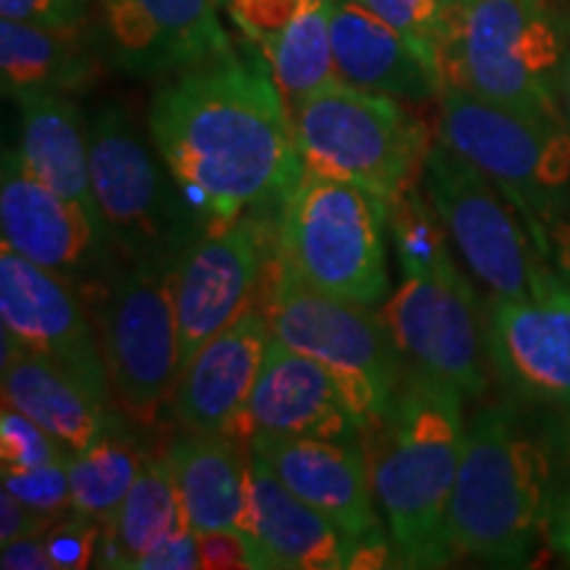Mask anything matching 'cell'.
<instances>
[{
  "label": "cell",
  "instance_id": "cell-42",
  "mask_svg": "<svg viewBox=\"0 0 570 570\" xmlns=\"http://www.w3.org/2000/svg\"><path fill=\"white\" fill-rule=\"evenodd\" d=\"M0 568L3 570H51L53 560L46 550L42 537H24L3 544L0 550Z\"/></svg>",
  "mask_w": 570,
  "mask_h": 570
},
{
  "label": "cell",
  "instance_id": "cell-33",
  "mask_svg": "<svg viewBox=\"0 0 570 570\" xmlns=\"http://www.w3.org/2000/svg\"><path fill=\"white\" fill-rule=\"evenodd\" d=\"M71 449L51 436L24 412L3 402L0 415V462L3 470H30L48 462L69 460Z\"/></svg>",
  "mask_w": 570,
  "mask_h": 570
},
{
  "label": "cell",
  "instance_id": "cell-7",
  "mask_svg": "<svg viewBox=\"0 0 570 570\" xmlns=\"http://www.w3.org/2000/svg\"><path fill=\"white\" fill-rule=\"evenodd\" d=\"M291 122L304 169L360 185L389 206L423 167V125L396 98L354 88L344 80L291 104Z\"/></svg>",
  "mask_w": 570,
  "mask_h": 570
},
{
  "label": "cell",
  "instance_id": "cell-13",
  "mask_svg": "<svg viewBox=\"0 0 570 570\" xmlns=\"http://www.w3.org/2000/svg\"><path fill=\"white\" fill-rule=\"evenodd\" d=\"M487 360L508 394L525 404L570 407V281L541 267L518 296H491Z\"/></svg>",
  "mask_w": 570,
  "mask_h": 570
},
{
  "label": "cell",
  "instance_id": "cell-39",
  "mask_svg": "<svg viewBox=\"0 0 570 570\" xmlns=\"http://www.w3.org/2000/svg\"><path fill=\"white\" fill-rule=\"evenodd\" d=\"M202 568L198 554V533L185 529L175 537H167L154 550H148L140 560H135L132 570H196Z\"/></svg>",
  "mask_w": 570,
  "mask_h": 570
},
{
  "label": "cell",
  "instance_id": "cell-17",
  "mask_svg": "<svg viewBox=\"0 0 570 570\" xmlns=\"http://www.w3.org/2000/svg\"><path fill=\"white\" fill-rule=\"evenodd\" d=\"M362 433L336 375L281 338H269L265 362L233 439L296 436L354 441Z\"/></svg>",
  "mask_w": 570,
  "mask_h": 570
},
{
  "label": "cell",
  "instance_id": "cell-27",
  "mask_svg": "<svg viewBox=\"0 0 570 570\" xmlns=\"http://www.w3.org/2000/svg\"><path fill=\"white\" fill-rule=\"evenodd\" d=\"M277 90L288 104L302 101L327 82L341 80L331 46V9L327 0H304L294 21L259 46Z\"/></svg>",
  "mask_w": 570,
  "mask_h": 570
},
{
  "label": "cell",
  "instance_id": "cell-21",
  "mask_svg": "<svg viewBox=\"0 0 570 570\" xmlns=\"http://www.w3.org/2000/svg\"><path fill=\"white\" fill-rule=\"evenodd\" d=\"M3 402L32 417L71 452H82L106 433L119 431V415H114L111 402L85 389L48 356L21 346L6 327Z\"/></svg>",
  "mask_w": 570,
  "mask_h": 570
},
{
  "label": "cell",
  "instance_id": "cell-11",
  "mask_svg": "<svg viewBox=\"0 0 570 570\" xmlns=\"http://www.w3.org/2000/svg\"><path fill=\"white\" fill-rule=\"evenodd\" d=\"M420 177L449 238L491 296L525 294L547 262L510 198L441 140L428 146Z\"/></svg>",
  "mask_w": 570,
  "mask_h": 570
},
{
  "label": "cell",
  "instance_id": "cell-43",
  "mask_svg": "<svg viewBox=\"0 0 570 570\" xmlns=\"http://www.w3.org/2000/svg\"><path fill=\"white\" fill-rule=\"evenodd\" d=\"M560 109H562V122H566L568 132H570V42H568L566 63H562V80H560Z\"/></svg>",
  "mask_w": 570,
  "mask_h": 570
},
{
  "label": "cell",
  "instance_id": "cell-44",
  "mask_svg": "<svg viewBox=\"0 0 570 570\" xmlns=\"http://www.w3.org/2000/svg\"><path fill=\"white\" fill-rule=\"evenodd\" d=\"M449 6H452V9H458V6H465V3H470V0H446Z\"/></svg>",
  "mask_w": 570,
  "mask_h": 570
},
{
  "label": "cell",
  "instance_id": "cell-40",
  "mask_svg": "<svg viewBox=\"0 0 570 570\" xmlns=\"http://www.w3.org/2000/svg\"><path fill=\"white\" fill-rule=\"evenodd\" d=\"M53 520L38 515V512L21 504L11 491H0V547L24 537H42L51 529Z\"/></svg>",
  "mask_w": 570,
  "mask_h": 570
},
{
  "label": "cell",
  "instance_id": "cell-10",
  "mask_svg": "<svg viewBox=\"0 0 570 570\" xmlns=\"http://www.w3.org/2000/svg\"><path fill=\"white\" fill-rule=\"evenodd\" d=\"M101 354L125 417L159 423L180 383L173 265L132 262L101 306Z\"/></svg>",
  "mask_w": 570,
  "mask_h": 570
},
{
  "label": "cell",
  "instance_id": "cell-24",
  "mask_svg": "<svg viewBox=\"0 0 570 570\" xmlns=\"http://www.w3.org/2000/svg\"><path fill=\"white\" fill-rule=\"evenodd\" d=\"M0 80L13 101L32 96H69L96 80V53L82 27H40L0 21Z\"/></svg>",
  "mask_w": 570,
  "mask_h": 570
},
{
  "label": "cell",
  "instance_id": "cell-34",
  "mask_svg": "<svg viewBox=\"0 0 570 570\" xmlns=\"http://www.w3.org/2000/svg\"><path fill=\"white\" fill-rule=\"evenodd\" d=\"M69 460L48 462L30 470H3V489L11 491L21 504L48 520H59L71 510Z\"/></svg>",
  "mask_w": 570,
  "mask_h": 570
},
{
  "label": "cell",
  "instance_id": "cell-15",
  "mask_svg": "<svg viewBox=\"0 0 570 570\" xmlns=\"http://www.w3.org/2000/svg\"><path fill=\"white\" fill-rule=\"evenodd\" d=\"M0 317L21 346L75 375L85 389L111 402L101 344L69 281L48 273L3 244L0 252Z\"/></svg>",
  "mask_w": 570,
  "mask_h": 570
},
{
  "label": "cell",
  "instance_id": "cell-19",
  "mask_svg": "<svg viewBox=\"0 0 570 570\" xmlns=\"http://www.w3.org/2000/svg\"><path fill=\"white\" fill-rule=\"evenodd\" d=\"M273 327L259 312H244L214 336L180 373L175 417L185 431L225 433L233 439L265 362Z\"/></svg>",
  "mask_w": 570,
  "mask_h": 570
},
{
  "label": "cell",
  "instance_id": "cell-45",
  "mask_svg": "<svg viewBox=\"0 0 570 570\" xmlns=\"http://www.w3.org/2000/svg\"><path fill=\"white\" fill-rule=\"evenodd\" d=\"M217 3H225V0H217Z\"/></svg>",
  "mask_w": 570,
  "mask_h": 570
},
{
  "label": "cell",
  "instance_id": "cell-16",
  "mask_svg": "<svg viewBox=\"0 0 570 570\" xmlns=\"http://www.w3.org/2000/svg\"><path fill=\"white\" fill-rule=\"evenodd\" d=\"M262 269V235L254 223H227L202 233L173 265L180 333V373L214 336L246 312Z\"/></svg>",
  "mask_w": 570,
  "mask_h": 570
},
{
  "label": "cell",
  "instance_id": "cell-20",
  "mask_svg": "<svg viewBox=\"0 0 570 570\" xmlns=\"http://www.w3.org/2000/svg\"><path fill=\"white\" fill-rule=\"evenodd\" d=\"M338 77L377 96L428 101L441 96V75L407 40L360 0H327Z\"/></svg>",
  "mask_w": 570,
  "mask_h": 570
},
{
  "label": "cell",
  "instance_id": "cell-37",
  "mask_svg": "<svg viewBox=\"0 0 570 570\" xmlns=\"http://www.w3.org/2000/svg\"><path fill=\"white\" fill-rule=\"evenodd\" d=\"M90 0H0V17L40 27H85Z\"/></svg>",
  "mask_w": 570,
  "mask_h": 570
},
{
  "label": "cell",
  "instance_id": "cell-38",
  "mask_svg": "<svg viewBox=\"0 0 570 570\" xmlns=\"http://www.w3.org/2000/svg\"><path fill=\"white\" fill-rule=\"evenodd\" d=\"M198 554L204 570H252L259 568L254 544L240 531L198 533Z\"/></svg>",
  "mask_w": 570,
  "mask_h": 570
},
{
  "label": "cell",
  "instance_id": "cell-30",
  "mask_svg": "<svg viewBox=\"0 0 570 570\" xmlns=\"http://www.w3.org/2000/svg\"><path fill=\"white\" fill-rule=\"evenodd\" d=\"M138 3L175 40L188 69L233 53L230 38L217 17V0H138Z\"/></svg>",
  "mask_w": 570,
  "mask_h": 570
},
{
  "label": "cell",
  "instance_id": "cell-8",
  "mask_svg": "<svg viewBox=\"0 0 570 570\" xmlns=\"http://www.w3.org/2000/svg\"><path fill=\"white\" fill-rule=\"evenodd\" d=\"M92 196L114 246L130 262H164L177 256L206 227L161 173L159 161L119 104H106L88 127Z\"/></svg>",
  "mask_w": 570,
  "mask_h": 570
},
{
  "label": "cell",
  "instance_id": "cell-28",
  "mask_svg": "<svg viewBox=\"0 0 570 570\" xmlns=\"http://www.w3.org/2000/svg\"><path fill=\"white\" fill-rule=\"evenodd\" d=\"M146 458L125 433L114 431L82 452L69 454L71 508L106 525L122 508L132 483L138 481Z\"/></svg>",
  "mask_w": 570,
  "mask_h": 570
},
{
  "label": "cell",
  "instance_id": "cell-32",
  "mask_svg": "<svg viewBox=\"0 0 570 570\" xmlns=\"http://www.w3.org/2000/svg\"><path fill=\"white\" fill-rule=\"evenodd\" d=\"M360 3L394 27L439 71V56L452 24V6L446 0H360Z\"/></svg>",
  "mask_w": 570,
  "mask_h": 570
},
{
  "label": "cell",
  "instance_id": "cell-36",
  "mask_svg": "<svg viewBox=\"0 0 570 570\" xmlns=\"http://www.w3.org/2000/svg\"><path fill=\"white\" fill-rule=\"evenodd\" d=\"M225 6L240 32L259 48L294 21L304 0H225Z\"/></svg>",
  "mask_w": 570,
  "mask_h": 570
},
{
  "label": "cell",
  "instance_id": "cell-4",
  "mask_svg": "<svg viewBox=\"0 0 570 570\" xmlns=\"http://www.w3.org/2000/svg\"><path fill=\"white\" fill-rule=\"evenodd\" d=\"M570 19L558 0H470L452 9L441 82L491 104L560 119Z\"/></svg>",
  "mask_w": 570,
  "mask_h": 570
},
{
  "label": "cell",
  "instance_id": "cell-6",
  "mask_svg": "<svg viewBox=\"0 0 570 570\" xmlns=\"http://www.w3.org/2000/svg\"><path fill=\"white\" fill-rule=\"evenodd\" d=\"M389 212L360 185L304 169L285 198L281 269L320 294L377 304L389 291Z\"/></svg>",
  "mask_w": 570,
  "mask_h": 570
},
{
  "label": "cell",
  "instance_id": "cell-23",
  "mask_svg": "<svg viewBox=\"0 0 570 570\" xmlns=\"http://www.w3.org/2000/svg\"><path fill=\"white\" fill-rule=\"evenodd\" d=\"M167 465L180 494L185 520L196 533L248 531L252 468L225 433L188 431L167 449Z\"/></svg>",
  "mask_w": 570,
  "mask_h": 570
},
{
  "label": "cell",
  "instance_id": "cell-5",
  "mask_svg": "<svg viewBox=\"0 0 570 570\" xmlns=\"http://www.w3.org/2000/svg\"><path fill=\"white\" fill-rule=\"evenodd\" d=\"M439 140L465 156L510 198L541 256L570 209V132L560 119L491 104L444 85Z\"/></svg>",
  "mask_w": 570,
  "mask_h": 570
},
{
  "label": "cell",
  "instance_id": "cell-31",
  "mask_svg": "<svg viewBox=\"0 0 570 570\" xmlns=\"http://www.w3.org/2000/svg\"><path fill=\"white\" fill-rule=\"evenodd\" d=\"M389 223L402 275L423 273L452 256L446 248L444 223L439 219L433 204H428L412 185L391 204Z\"/></svg>",
  "mask_w": 570,
  "mask_h": 570
},
{
  "label": "cell",
  "instance_id": "cell-18",
  "mask_svg": "<svg viewBox=\"0 0 570 570\" xmlns=\"http://www.w3.org/2000/svg\"><path fill=\"white\" fill-rule=\"evenodd\" d=\"M248 444L285 487L344 533L346 544L383 533L367 458L354 441L254 436Z\"/></svg>",
  "mask_w": 570,
  "mask_h": 570
},
{
  "label": "cell",
  "instance_id": "cell-2",
  "mask_svg": "<svg viewBox=\"0 0 570 570\" xmlns=\"http://www.w3.org/2000/svg\"><path fill=\"white\" fill-rule=\"evenodd\" d=\"M462 399L449 383L407 367L389 412L365 433L370 483L399 568L452 562L446 512L468 433Z\"/></svg>",
  "mask_w": 570,
  "mask_h": 570
},
{
  "label": "cell",
  "instance_id": "cell-29",
  "mask_svg": "<svg viewBox=\"0 0 570 570\" xmlns=\"http://www.w3.org/2000/svg\"><path fill=\"white\" fill-rule=\"evenodd\" d=\"M101 42L117 69L130 77L185 71V56L138 0H101Z\"/></svg>",
  "mask_w": 570,
  "mask_h": 570
},
{
  "label": "cell",
  "instance_id": "cell-35",
  "mask_svg": "<svg viewBox=\"0 0 570 570\" xmlns=\"http://www.w3.org/2000/svg\"><path fill=\"white\" fill-rule=\"evenodd\" d=\"M101 537L104 525L98 520L71 510L69 515L51 523V529L42 533V541L56 570H82L96 566Z\"/></svg>",
  "mask_w": 570,
  "mask_h": 570
},
{
  "label": "cell",
  "instance_id": "cell-25",
  "mask_svg": "<svg viewBox=\"0 0 570 570\" xmlns=\"http://www.w3.org/2000/svg\"><path fill=\"white\" fill-rule=\"evenodd\" d=\"M17 104L21 109L19 151L27 167L48 188L82 206L98 225H104L92 196L90 138L80 109L67 96H32Z\"/></svg>",
  "mask_w": 570,
  "mask_h": 570
},
{
  "label": "cell",
  "instance_id": "cell-12",
  "mask_svg": "<svg viewBox=\"0 0 570 570\" xmlns=\"http://www.w3.org/2000/svg\"><path fill=\"white\" fill-rule=\"evenodd\" d=\"M383 317L412 367L449 383L462 396L487 394L479 298L452 256L423 273L404 275Z\"/></svg>",
  "mask_w": 570,
  "mask_h": 570
},
{
  "label": "cell",
  "instance_id": "cell-1",
  "mask_svg": "<svg viewBox=\"0 0 570 570\" xmlns=\"http://www.w3.org/2000/svg\"><path fill=\"white\" fill-rule=\"evenodd\" d=\"M283 92L259 56L227 53L154 92L148 127L185 202L227 225L288 198L304 175Z\"/></svg>",
  "mask_w": 570,
  "mask_h": 570
},
{
  "label": "cell",
  "instance_id": "cell-26",
  "mask_svg": "<svg viewBox=\"0 0 570 570\" xmlns=\"http://www.w3.org/2000/svg\"><path fill=\"white\" fill-rule=\"evenodd\" d=\"M185 529L190 525L185 520L173 470L167 460L146 458V465L132 483L130 494L125 497L122 508L104 525L96 566L132 570L135 560Z\"/></svg>",
  "mask_w": 570,
  "mask_h": 570
},
{
  "label": "cell",
  "instance_id": "cell-3",
  "mask_svg": "<svg viewBox=\"0 0 570 570\" xmlns=\"http://www.w3.org/2000/svg\"><path fill=\"white\" fill-rule=\"evenodd\" d=\"M550 446L510 402L483 404L470 417L446 512L452 560L523 568L547 533L554 494Z\"/></svg>",
  "mask_w": 570,
  "mask_h": 570
},
{
  "label": "cell",
  "instance_id": "cell-9",
  "mask_svg": "<svg viewBox=\"0 0 570 570\" xmlns=\"http://www.w3.org/2000/svg\"><path fill=\"white\" fill-rule=\"evenodd\" d=\"M273 336L336 375L362 433L386 415L404 375L394 333L367 304L320 294L281 269L273 312Z\"/></svg>",
  "mask_w": 570,
  "mask_h": 570
},
{
  "label": "cell",
  "instance_id": "cell-14",
  "mask_svg": "<svg viewBox=\"0 0 570 570\" xmlns=\"http://www.w3.org/2000/svg\"><path fill=\"white\" fill-rule=\"evenodd\" d=\"M0 230L6 246L69 283L104 273L117 248L104 225L27 167L19 146L3 148Z\"/></svg>",
  "mask_w": 570,
  "mask_h": 570
},
{
  "label": "cell",
  "instance_id": "cell-22",
  "mask_svg": "<svg viewBox=\"0 0 570 570\" xmlns=\"http://www.w3.org/2000/svg\"><path fill=\"white\" fill-rule=\"evenodd\" d=\"M248 468H252L248 531H252V544L259 568H346L344 533L285 487L262 454L248 452Z\"/></svg>",
  "mask_w": 570,
  "mask_h": 570
},
{
  "label": "cell",
  "instance_id": "cell-41",
  "mask_svg": "<svg viewBox=\"0 0 570 570\" xmlns=\"http://www.w3.org/2000/svg\"><path fill=\"white\" fill-rule=\"evenodd\" d=\"M547 541L570 566V470L566 479L554 487L550 518H547Z\"/></svg>",
  "mask_w": 570,
  "mask_h": 570
}]
</instances>
